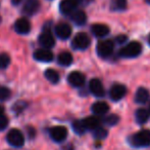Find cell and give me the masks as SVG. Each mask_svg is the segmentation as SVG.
Returning a JSON list of instances; mask_svg holds the SVG:
<instances>
[{"label": "cell", "mask_w": 150, "mask_h": 150, "mask_svg": "<svg viewBox=\"0 0 150 150\" xmlns=\"http://www.w3.org/2000/svg\"><path fill=\"white\" fill-rule=\"evenodd\" d=\"M92 112L95 115H103L106 114L109 110V106L105 102H96L92 105Z\"/></svg>", "instance_id": "obj_19"}, {"label": "cell", "mask_w": 150, "mask_h": 150, "mask_svg": "<svg viewBox=\"0 0 150 150\" xmlns=\"http://www.w3.org/2000/svg\"><path fill=\"white\" fill-rule=\"evenodd\" d=\"M91 32L96 37H104L109 33V28L104 24H94L91 27Z\"/></svg>", "instance_id": "obj_16"}, {"label": "cell", "mask_w": 150, "mask_h": 150, "mask_svg": "<svg viewBox=\"0 0 150 150\" xmlns=\"http://www.w3.org/2000/svg\"><path fill=\"white\" fill-rule=\"evenodd\" d=\"M0 22H1V17H0Z\"/></svg>", "instance_id": "obj_38"}, {"label": "cell", "mask_w": 150, "mask_h": 150, "mask_svg": "<svg viewBox=\"0 0 150 150\" xmlns=\"http://www.w3.org/2000/svg\"><path fill=\"white\" fill-rule=\"evenodd\" d=\"M71 45L75 50H86L90 45V38L86 33H78L74 37Z\"/></svg>", "instance_id": "obj_5"}, {"label": "cell", "mask_w": 150, "mask_h": 150, "mask_svg": "<svg viewBox=\"0 0 150 150\" xmlns=\"http://www.w3.org/2000/svg\"><path fill=\"white\" fill-rule=\"evenodd\" d=\"M40 9L39 0H27L23 7V14L26 16H34Z\"/></svg>", "instance_id": "obj_10"}, {"label": "cell", "mask_w": 150, "mask_h": 150, "mask_svg": "<svg viewBox=\"0 0 150 150\" xmlns=\"http://www.w3.org/2000/svg\"><path fill=\"white\" fill-rule=\"evenodd\" d=\"M147 2H148V3L150 4V0H147Z\"/></svg>", "instance_id": "obj_37"}, {"label": "cell", "mask_w": 150, "mask_h": 150, "mask_svg": "<svg viewBox=\"0 0 150 150\" xmlns=\"http://www.w3.org/2000/svg\"><path fill=\"white\" fill-rule=\"evenodd\" d=\"M57 61L61 66H69L73 63V56L69 52H62L58 55Z\"/></svg>", "instance_id": "obj_22"}, {"label": "cell", "mask_w": 150, "mask_h": 150, "mask_svg": "<svg viewBox=\"0 0 150 150\" xmlns=\"http://www.w3.org/2000/svg\"><path fill=\"white\" fill-rule=\"evenodd\" d=\"M129 142L132 146L137 147V148L150 146V131L142 130L140 132L136 133V134L130 137Z\"/></svg>", "instance_id": "obj_1"}, {"label": "cell", "mask_w": 150, "mask_h": 150, "mask_svg": "<svg viewBox=\"0 0 150 150\" xmlns=\"http://www.w3.org/2000/svg\"><path fill=\"white\" fill-rule=\"evenodd\" d=\"M149 115H150V113L148 110H146V109H144V108H140L135 113V118H136V121L138 122L139 124H143L148 120Z\"/></svg>", "instance_id": "obj_21"}, {"label": "cell", "mask_w": 150, "mask_h": 150, "mask_svg": "<svg viewBox=\"0 0 150 150\" xmlns=\"http://www.w3.org/2000/svg\"><path fill=\"white\" fill-rule=\"evenodd\" d=\"M89 90L95 97H97V98H102L105 94L102 82L99 79H97V78L91 79V81L89 83Z\"/></svg>", "instance_id": "obj_8"}, {"label": "cell", "mask_w": 150, "mask_h": 150, "mask_svg": "<svg viewBox=\"0 0 150 150\" xmlns=\"http://www.w3.org/2000/svg\"><path fill=\"white\" fill-rule=\"evenodd\" d=\"M93 136H94V138L98 139V140H102V139L106 138L107 131L105 128H101V126H98V128L93 131Z\"/></svg>", "instance_id": "obj_26"}, {"label": "cell", "mask_w": 150, "mask_h": 150, "mask_svg": "<svg viewBox=\"0 0 150 150\" xmlns=\"http://www.w3.org/2000/svg\"><path fill=\"white\" fill-rule=\"evenodd\" d=\"M3 112H4V108L1 106V105H0V115H2V114H3Z\"/></svg>", "instance_id": "obj_34"}, {"label": "cell", "mask_w": 150, "mask_h": 150, "mask_svg": "<svg viewBox=\"0 0 150 150\" xmlns=\"http://www.w3.org/2000/svg\"><path fill=\"white\" fill-rule=\"evenodd\" d=\"M82 123H83L85 130L94 131L95 128H97L100 126V119L96 116H89V117H86L85 119L82 120Z\"/></svg>", "instance_id": "obj_17"}, {"label": "cell", "mask_w": 150, "mask_h": 150, "mask_svg": "<svg viewBox=\"0 0 150 150\" xmlns=\"http://www.w3.org/2000/svg\"><path fill=\"white\" fill-rule=\"evenodd\" d=\"M10 64V57L5 52L0 54V69H5Z\"/></svg>", "instance_id": "obj_27"}, {"label": "cell", "mask_w": 150, "mask_h": 150, "mask_svg": "<svg viewBox=\"0 0 150 150\" xmlns=\"http://www.w3.org/2000/svg\"><path fill=\"white\" fill-rule=\"evenodd\" d=\"M45 77L48 81H50L51 83H57L59 81L60 77H59V74L57 73V71H55L54 69H47L45 71Z\"/></svg>", "instance_id": "obj_23"}, {"label": "cell", "mask_w": 150, "mask_h": 150, "mask_svg": "<svg viewBox=\"0 0 150 150\" xmlns=\"http://www.w3.org/2000/svg\"><path fill=\"white\" fill-rule=\"evenodd\" d=\"M50 137L53 141L55 142H63V141L67 139V128L62 126H53V128L50 130Z\"/></svg>", "instance_id": "obj_6"}, {"label": "cell", "mask_w": 150, "mask_h": 150, "mask_svg": "<svg viewBox=\"0 0 150 150\" xmlns=\"http://www.w3.org/2000/svg\"><path fill=\"white\" fill-rule=\"evenodd\" d=\"M149 113H150V106H149Z\"/></svg>", "instance_id": "obj_39"}, {"label": "cell", "mask_w": 150, "mask_h": 150, "mask_svg": "<svg viewBox=\"0 0 150 150\" xmlns=\"http://www.w3.org/2000/svg\"><path fill=\"white\" fill-rule=\"evenodd\" d=\"M126 40H127L126 35H120V36L117 37V43H124Z\"/></svg>", "instance_id": "obj_32"}, {"label": "cell", "mask_w": 150, "mask_h": 150, "mask_svg": "<svg viewBox=\"0 0 150 150\" xmlns=\"http://www.w3.org/2000/svg\"><path fill=\"white\" fill-rule=\"evenodd\" d=\"M73 128L75 131V133H77L78 135H83L86 132L85 128H84L82 120H76L73 122Z\"/></svg>", "instance_id": "obj_28"}, {"label": "cell", "mask_w": 150, "mask_h": 150, "mask_svg": "<svg viewBox=\"0 0 150 150\" xmlns=\"http://www.w3.org/2000/svg\"><path fill=\"white\" fill-rule=\"evenodd\" d=\"M149 92L144 88H138V90L135 94V101H136L138 104H144L148 101L149 99Z\"/></svg>", "instance_id": "obj_20"}, {"label": "cell", "mask_w": 150, "mask_h": 150, "mask_svg": "<svg viewBox=\"0 0 150 150\" xmlns=\"http://www.w3.org/2000/svg\"><path fill=\"white\" fill-rule=\"evenodd\" d=\"M6 140L11 146L13 147H21L24 145L25 143V137L23 133L20 130L16 128H12L8 132L7 136H6Z\"/></svg>", "instance_id": "obj_3"}, {"label": "cell", "mask_w": 150, "mask_h": 150, "mask_svg": "<svg viewBox=\"0 0 150 150\" xmlns=\"http://www.w3.org/2000/svg\"><path fill=\"white\" fill-rule=\"evenodd\" d=\"M127 7V0H111L110 8L115 11L125 10Z\"/></svg>", "instance_id": "obj_24"}, {"label": "cell", "mask_w": 150, "mask_h": 150, "mask_svg": "<svg viewBox=\"0 0 150 150\" xmlns=\"http://www.w3.org/2000/svg\"><path fill=\"white\" fill-rule=\"evenodd\" d=\"M141 52H142V45H141V43H139L137 41H132L120 50V56L122 58L131 59L138 57Z\"/></svg>", "instance_id": "obj_2"}, {"label": "cell", "mask_w": 150, "mask_h": 150, "mask_svg": "<svg viewBox=\"0 0 150 150\" xmlns=\"http://www.w3.org/2000/svg\"><path fill=\"white\" fill-rule=\"evenodd\" d=\"M119 120H120V117L117 114H110V115H107L106 117L103 119V122L108 126H113L119 122Z\"/></svg>", "instance_id": "obj_25"}, {"label": "cell", "mask_w": 150, "mask_h": 150, "mask_svg": "<svg viewBox=\"0 0 150 150\" xmlns=\"http://www.w3.org/2000/svg\"><path fill=\"white\" fill-rule=\"evenodd\" d=\"M8 126V118L6 117L4 114L0 115V131L6 128V126Z\"/></svg>", "instance_id": "obj_30"}, {"label": "cell", "mask_w": 150, "mask_h": 150, "mask_svg": "<svg viewBox=\"0 0 150 150\" xmlns=\"http://www.w3.org/2000/svg\"><path fill=\"white\" fill-rule=\"evenodd\" d=\"M127 88L122 84H113L109 90V97L112 101H120L126 96Z\"/></svg>", "instance_id": "obj_7"}, {"label": "cell", "mask_w": 150, "mask_h": 150, "mask_svg": "<svg viewBox=\"0 0 150 150\" xmlns=\"http://www.w3.org/2000/svg\"><path fill=\"white\" fill-rule=\"evenodd\" d=\"M67 81L71 85L75 86V88H80L85 83V76L79 71H74L69 75Z\"/></svg>", "instance_id": "obj_12"}, {"label": "cell", "mask_w": 150, "mask_h": 150, "mask_svg": "<svg viewBox=\"0 0 150 150\" xmlns=\"http://www.w3.org/2000/svg\"><path fill=\"white\" fill-rule=\"evenodd\" d=\"M55 33L60 39H67L71 34V28L67 23H60L55 27Z\"/></svg>", "instance_id": "obj_14"}, {"label": "cell", "mask_w": 150, "mask_h": 150, "mask_svg": "<svg viewBox=\"0 0 150 150\" xmlns=\"http://www.w3.org/2000/svg\"><path fill=\"white\" fill-rule=\"evenodd\" d=\"M39 43L43 46L44 48H51L55 44V40L52 36L50 30H44L39 36Z\"/></svg>", "instance_id": "obj_9"}, {"label": "cell", "mask_w": 150, "mask_h": 150, "mask_svg": "<svg viewBox=\"0 0 150 150\" xmlns=\"http://www.w3.org/2000/svg\"><path fill=\"white\" fill-rule=\"evenodd\" d=\"M71 19L76 25L83 26L86 23V21H87V16H86L85 11H83V10H75V11L71 14Z\"/></svg>", "instance_id": "obj_18"}, {"label": "cell", "mask_w": 150, "mask_h": 150, "mask_svg": "<svg viewBox=\"0 0 150 150\" xmlns=\"http://www.w3.org/2000/svg\"><path fill=\"white\" fill-rule=\"evenodd\" d=\"M11 93H10V90L5 86H0V100L1 101H5L7 100L10 97Z\"/></svg>", "instance_id": "obj_29"}, {"label": "cell", "mask_w": 150, "mask_h": 150, "mask_svg": "<svg viewBox=\"0 0 150 150\" xmlns=\"http://www.w3.org/2000/svg\"><path fill=\"white\" fill-rule=\"evenodd\" d=\"M21 104H22V102H18V103H16V104H14V106H13L14 111H16V112H20V111H22L23 109L26 107V104L23 105V106H21Z\"/></svg>", "instance_id": "obj_31"}, {"label": "cell", "mask_w": 150, "mask_h": 150, "mask_svg": "<svg viewBox=\"0 0 150 150\" xmlns=\"http://www.w3.org/2000/svg\"><path fill=\"white\" fill-rule=\"evenodd\" d=\"M77 7V2L73 1V0H62L59 4V9L60 12L65 16L71 14V12H74Z\"/></svg>", "instance_id": "obj_15"}, {"label": "cell", "mask_w": 150, "mask_h": 150, "mask_svg": "<svg viewBox=\"0 0 150 150\" xmlns=\"http://www.w3.org/2000/svg\"><path fill=\"white\" fill-rule=\"evenodd\" d=\"M73 1H75V2H78V1H81V0H73Z\"/></svg>", "instance_id": "obj_36"}, {"label": "cell", "mask_w": 150, "mask_h": 150, "mask_svg": "<svg viewBox=\"0 0 150 150\" xmlns=\"http://www.w3.org/2000/svg\"><path fill=\"white\" fill-rule=\"evenodd\" d=\"M34 58L40 62H50L53 60V52L48 48H39L34 52Z\"/></svg>", "instance_id": "obj_11"}, {"label": "cell", "mask_w": 150, "mask_h": 150, "mask_svg": "<svg viewBox=\"0 0 150 150\" xmlns=\"http://www.w3.org/2000/svg\"><path fill=\"white\" fill-rule=\"evenodd\" d=\"M115 43L112 40H102L97 44V54L101 58H107L113 52Z\"/></svg>", "instance_id": "obj_4"}, {"label": "cell", "mask_w": 150, "mask_h": 150, "mask_svg": "<svg viewBox=\"0 0 150 150\" xmlns=\"http://www.w3.org/2000/svg\"><path fill=\"white\" fill-rule=\"evenodd\" d=\"M23 0H11V3L13 4V5H18Z\"/></svg>", "instance_id": "obj_33"}, {"label": "cell", "mask_w": 150, "mask_h": 150, "mask_svg": "<svg viewBox=\"0 0 150 150\" xmlns=\"http://www.w3.org/2000/svg\"><path fill=\"white\" fill-rule=\"evenodd\" d=\"M14 30L18 33V34H28L31 30V25L27 19L21 18L14 24Z\"/></svg>", "instance_id": "obj_13"}, {"label": "cell", "mask_w": 150, "mask_h": 150, "mask_svg": "<svg viewBox=\"0 0 150 150\" xmlns=\"http://www.w3.org/2000/svg\"><path fill=\"white\" fill-rule=\"evenodd\" d=\"M148 42H149V45H150V35H149V37H148Z\"/></svg>", "instance_id": "obj_35"}]
</instances>
